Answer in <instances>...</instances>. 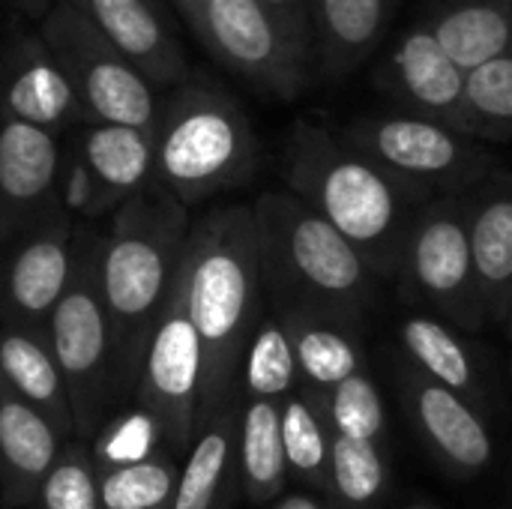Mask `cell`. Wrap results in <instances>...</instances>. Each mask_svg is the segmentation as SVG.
I'll return each instance as SVG.
<instances>
[{
    "label": "cell",
    "instance_id": "27",
    "mask_svg": "<svg viewBox=\"0 0 512 509\" xmlns=\"http://www.w3.org/2000/svg\"><path fill=\"white\" fill-rule=\"evenodd\" d=\"M399 342L408 357V366L417 369L423 378L447 390H456L471 402L480 399L477 363L468 345L450 330L447 321H438L429 315H411L402 321Z\"/></svg>",
    "mask_w": 512,
    "mask_h": 509
},
{
    "label": "cell",
    "instance_id": "35",
    "mask_svg": "<svg viewBox=\"0 0 512 509\" xmlns=\"http://www.w3.org/2000/svg\"><path fill=\"white\" fill-rule=\"evenodd\" d=\"M39 509H105L102 474L90 456L87 441H69L48 471L39 498Z\"/></svg>",
    "mask_w": 512,
    "mask_h": 509
},
{
    "label": "cell",
    "instance_id": "4",
    "mask_svg": "<svg viewBox=\"0 0 512 509\" xmlns=\"http://www.w3.org/2000/svg\"><path fill=\"white\" fill-rule=\"evenodd\" d=\"M267 306L297 309L357 327L381 297V279L363 255L288 189L252 201Z\"/></svg>",
    "mask_w": 512,
    "mask_h": 509
},
{
    "label": "cell",
    "instance_id": "10",
    "mask_svg": "<svg viewBox=\"0 0 512 509\" xmlns=\"http://www.w3.org/2000/svg\"><path fill=\"white\" fill-rule=\"evenodd\" d=\"M189 27L201 45L240 81L267 99H297L312 75L303 51L258 0H210Z\"/></svg>",
    "mask_w": 512,
    "mask_h": 509
},
{
    "label": "cell",
    "instance_id": "36",
    "mask_svg": "<svg viewBox=\"0 0 512 509\" xmlns=\"http://www.w3.org/2000/svg\"><path fill=\"white\" fill-rule=\"evenodd\" d=\"M57 201H60L63 213H69L75 222H84V225H96L117 210V204L108 198V192L93 177V171L87 168L81 153L72 147V141L63 144V150H60Z\"/></svg>",
    "mask_w": 512,
    "mask_h": 509
},
{
    "label": "cell",
    "instance_id": "18",
    "mask_svg": "<svg viewBox=\"0 0 512 509\" xmlns=\"http://www.w3.org/2000/svg\"><path fill=\"white\" fill-rule=\"evenodd\" d=\"M69 441L0 378V498L9 509L36 507L39 489Z\"/></svg>",
    "mask_w": 512,
    "mask_h": 509
},
{
    "label": "cell",
    "instance_id": "3",
    "mask_svg": "<svg viewBox=\"0 0 512 509\" xmlns=\"http://www.w3.org/2000/svg\"><path fill=\"white\" fill-rule=\"evenodd\" d=\"M189 231V207L159 183L126 198L99 228V285L123 408L132 405L147 342L180 279Z\"/></svg>",
    "mask_w": 512,
    "mask_h": 509
},
{
    "label": "cell",
    "instance_id": "13",
    "mask_svg": "<svg viewBox=\"0 0 512 509\" xmlns=\"http://www.w3.org/2000/svg\"><path fill=\"white\" fill-rule=\"evenodd\" d=\"M375 84L393 102V111L429 117L468 135V72L441 48L420 18H414L384 54L375 69Z\"/></svg>",
    "mask_w": 512,
    "mask_h": 509
},
{
    "label": "cell",
    "instance_id": "6",
    "mask_svg": "<svg viewBox=\"0 0 512 509\" xmlns=\"http://www.w3.org/2000/svg\"><path fill=\"white\" fill-rule=\"evenodd\" d=\"M45 336L66 381L75 438L90 441L123 408L117 393L114 333L99 285V228L78 222V255L66 294L54 306Z\"/></svg>",
    "mask_w": 512,
    "mask_h": 509
},
{
    "label": "cell",
    "instance_id": "23",
    "mask_svg": "<svg viewBox=\"0 0 512 509\" xmlns=\"http://www.w3.org/2000/svg\"><path fill=\"white\" fill-rule=\"evenodd\" d=\"M417 18L465 72L512 54V0H432Z\"/></svg>",
    "mask_w": 512,
    "mask_h": 509
},
{
    "label": "cell",
    "instance_id": "41",
    "mask_svg": "<svg viewBox=\"0 0 512 509\" xmlns=\"http://www.w3.org/2000/svg\"><path fill=\"white\" fill-rule=\"evenodd\" d=\"M405 509H432V507H426V504H411V507H405Z\"/></svg>",
    "mask_w": 512,
    "mask_h": 509
},
{
    "label": "cell",
    "instance_id": "16",
    "mask_svg": "<svg viewBox=\"0 0 512 509\" xmlns=\"http://www.w3.org/2000/svg\"><path fill=\"white\" fill-rule=\"evenodd\" d=\"M159 90L189 78V63L165 0H66Z\"/></svg>",
    "mask_w": 512,
    "mask_h": 509
},
{
    "label": "cell",
    "instance_id": "7",
    "mask_svg": "<svg viewBox=\"0 0 512 509\" xmlns=\"http://www.w3.org/2000/svg\"><path fill=\"white\" fill-rule=\"evenodd\" d=\"M342 138L384 171L432 198L465 195L498 171V159L483 141L438 120L393 108L360 114L345 126Z\"/></svg>",
    "mask_w": 512,
    "mask_h": 509
},
{
    "label": "cell",
    "instance_id": "19",
    "mask_svg": "<svg viewBox=\"0 0 512 509\" xmlns=\"http://www.w3.org/2000/svg\"><path fill=\"white\" fill-rule=\"evenodd\" d=\"M399 0H309L312 69L324 81L354 75L384 42Z\"/></svg>",
    "mask_w": 512,
    "mask_h": 509
},
{
    "label": "cell",
    "instance_id": "1",
    "mask_svg": "<svg viewBox=\"0 0 512 509\" xmlns=\"http://www.w3.org/2000/svg\"><path fill=\"white\" fill-rule=\"evenodd\" d=\"M180 288L204 351L201 429L204 420L240 402L243 354L267 309L252 204H225L192 219Z\"/></svg>",
    "mask_w": 512,
    "mask_h": 509
},
{
    "label": "cell",
    "instance_id": "11",
    "mask_svg": "<svg viewBox=\"0 0 512 509\" xmlns=\"http://www.w3.org/2000/svg\"><path fill=\"white\" fill-rule=\"evenodd\" d=\"M201 381H204V351L195 324L186 312L183 288L177 279L174 294L147 342L135 396H132V405H138L159 423L168 453L177 459L189 453L198 435Z\"/></svg>",
    "mask_w": 512,
    "mask_h": 509
},
{
    "label": "cell",
    "instance_id": "28",
    "mask_svg": "<svg viewBox=\"0 0 512 509\" xmlns=\"http://www.w3.org/2000/svg\"><path fill=\"white\" fill-rule=\"evenodd\" d=\"M282 447H285L288 474L312 489L327 492L333 429L321 393L300 387L282 402Z\"/></svg>",
    "mask_w": 512,
    "mask_h": 509
},
{
    "label": "cell",
    "instance_id": "30",
    "mask_svg": "<svg viewBox=\"0 0 512 509\" xmlns=\"http://www.w3.org/2000/svg\"><path fill=\"white\" fill-rule=\"evenodd\" d=\"M387 492V465L381 444L333 435L327 495L336 509H372Z\"/></svg>",
    "mask_w": 512,
    "mask_h": 509
},
{
    "label": "cell",
    "instance_id": "25",
    "mask_svg": "<svg viewBox=\"0 0 512 509\" xmlns=\"http://www.w3.org/2000/svg\"><path fill=\"white\" fill-rule=\"evenodd\" d=\"M237 474L240 495L252 504H273L288 486V462L282 447V405L264 399H240L237 426Z\"/></svg>",
    "mask_w": 512,
    "mask_h": 509
},
{
    "label": "cell",
    "instance_id": "15",
    "mask_svg": "<svg viewBox=\"0 0 512 509\" xmlns=\"http://www.w3.org/2000/svg\"><path fill=\"white\" fill-rule=\"evenodd\" d=\"M60 138L0 117V249L63 210L57 201Z\"/></svg>",
    "mask_w": 512,
    "mask_h": 509
},
{
    "label": "cell",
    "instance_id": "40",
    "mask_svg": "<svg viewBox=\"0 0 512 509\" xmlns=\"http://www.w3.org/2000/svg\"><path fill=\"white\" fill-rule=\"evenodd\" d=\"M171 3L177 6V12H180L186 21H192V18H195L207 3H210V0H171Z\"/></svg>",
    "mask_w": 512,
    "mask_h": 509
},
{
    "label": "cell",
    "instance_id": "29",
    "mask_svg": "<svg viewBox=\"0 0 512 509\" xmlns=\"http://www.w3.org/2000/svg\"><path fill=\"white\" fill-rule=\"evenodd\" d=\"M303 387L297 354L282 318L267 306L240 366V399L285 402Z\"/></svg>",
    "mask_w": 512,
    "mask_h": 509
},
{
    "label": "cell",
    "instance_id": "17",
    "mask_svg": "<svg viewBox=\"0 0 512 509\" xmlns=\"http://www.w3.org/2000/svg\"><path fill=\"white\" fill-rule=\"evenodd\" d=\"M402 396L423 438L450 468L477 474L492 465L495 441L471 399L423 378L411 366L402 372Z\"/></svg>",
    "mask_w": 512,
    "mask_h": 509
},
{
    "label": "cell",
    "instance_id": "12",
    "mask_svg": "<svg viewBox=\"0 0 512 509\" xmlns=\"http://www.w3.org/2000/svg\"><path fill=\"white\" fill-rule=\"evenodd\" d=\"M78 255V222L54 210L0 249V324L45 330L69 288Z\"/></svg>",
    "mask_w": 512,
    "mask_h": 509
},
{
    "label": "cell",
    "instance_id": "39",
    "mask_svg": "<svg viewBox=\"0 0 512 509\" xmlns=\"http://www.w3.org/2000/svg\"><path fill=\"white\" fill-rule=\"evenodd\" d=\"M270 509H336V507L321 504V501H315V498H309V495H285V498L273 501V507Z\"/></svg>",
    "mask_w": 512,
    "mask_h": 509
},
{
    "label": "cell",
    "instance_id": "34",
    "mask_svg": "<svg viewBox=\"0 0 512 509\" xmlns=\"http://www.w3.org/2000/svg\"><path fill=\"white\" fill-rule=\"evenodd\" d=\"M321 402H324L333 435L381 444L384 429H387V411H384L378 384L369 372H360L336 384L330 393L321 396Z\"/></svg>",
    "mask_w": 512,
    "mask_h": 509
},
{
    "label": "cell",
    "instance_id": "8",
    "mask_svg": "<svg viewBox=\"0 0 512 509\" xmlns=\"http://www.w3.org/2000/svg\"><path fill=\"white\" fill-rule=\"evenodd\" d=\"M78 93L87 123L153 132L162 99L156 87L66 0H54L36 30Z\"/></svg>",
    "mask_w": 512,
    "mask_h": 509
},
{
    "label": "cell",
    "instance_id": "42",
    "mask_svg": "<svg viewBox=\"0 0 512 509\" xmlns=\"http://www.w3.org/2000/svg\"><path fill=\"white\" fill-rule=\"evenodd\" d=\"M507 327H510V336H512V309H510V318H507Z\"/></svg>",
    "mask_w": 512,
    "mask_h": 509
},
{
    "label": "cell",
    "instance_id": "38",
    "mask_svg": "<svg viewBox=\"0 0 512 509\" xmlns=\"http://www.w3.org/2000/svg\"><path fill=\"white\" fill-rule=\"evenodd\" d=\"M9 6H12L15 12H21L24 18H36V21H42V18H45V12L54 6V0H9Z\"/></svg>",
    "mask_w": 512,
    "mask_h": 509
},
{
    "label": "cell",
    "instance_id": "5",
    "mask_svg": "<svg viewBox=\"0 0 512 509\" xmlns=\"http://www.w3.org/2000/svg\"><path fill=\"white\" fill-rule=\"evenodd\" d=\"M153 144L156 183L186 207L246 186L261 159L246 108L198 72L162 99Z\"/></svg>",
    "mask_w": 512,
    "mask_h": 509
},
{
    "label": "cell",
    "instance_id": "31",
    "mask_svg": "<svg viewBox=\"0 0 512 509\" xmlns=\"http://www.w3.org/2000/svg\"><path fill=\"white\" fill-rule=\"evenodd\" d=\"M87 447L99 474L132 468L159 453H168L159 423L138 405H126L117 414H111L99 426V432L87 441Z\"/></svg>",
    "mask_w": 512,
    "mask_h": 509
},
{
    "label": "cell",
    "instance_id": "9",
    "mask_svg": "<svg viewBox=\"0 0 512 509\" xmlns=\"http://www.w3.org/2000/svg\"><path fill=\"white\" fill-rule=\"evenodd\" d=\"M399 285L405 300L423 303L468 333L483 330V300L471 249V198L438 195L414 219Z\"/></svg>",
    "mask_w": 512,
    "mask_h": 509
},
{
    "label": "cell",
    "instance_id": "26",
    "mask_svg": "<svg viewBox=\"0 0 512 509\" xmlns=\"http://www.w3.org/2000/svg\"><path fill=\"white\" fill-rule=\"evenodd\" d=\"M270 309L282 318L291 336L306 390H315L324 396L336 384L366 372V363H363V354L351 327H342V324H333V321H324L297 309H276V306Z\"/></svg>",
    "mask_w": 512,
    "mask_h": 509
},
{
    "label": "cell",
    "instance_id": "33",
    "mask_svg": "<svg viewBox=\"0 0 512 509\" xmlns=\"http://www.w3.org/2000/svg\"><path fill=\"white\" fill-rule=\"evenodd\" d=\"M180 459L159 453L141 465L102 474L105 509H174Z\"/></svg>",
    "mask_w": 512,
    "mask_h": 509
},
{
    "label": "cell",
    "instance_id": "21",
    "mask_svg": "<svg viewBox=\"0 0 512 509\" xmlns=\"http://www.w3.org/2000/svg\"><path fill=\"white\" fill-rule=\"evenodd\" d=\"M240 402L201 423L189 453L180 459L174 509H228L240 489L237 474Z\"/></svg>",
    "mask_w": 512,
    "mask_h": 509
},
{
    "label": "cell",
    "instance_id": "2",
    "mask_svg": "<svg viewBox=\"0 0 512 509\" xmlns=\"http://www.w3.org/2000/svg\"><path fill=\"white\" fill-rule=\"evenodd\" d=\"M282 180L291 195L327 219L384 279H399L417 213L432 201L354 150L342 135L297 120L282 150Z\"/></svg>",
    "mask_w": 512,
    "mask_h": 509
},
{
    "label": "cell",
    "instance_id": "14",
    "mask_svg": "<svg viewBox=\"0 0 512 509\" xmlns=\"http://www.w3.org/2000/svg\"><path fill=\"white\" fill-rule=\"evenodd\" d=\"M0 117L57 138L87 123L75 87L39 33H15L0 48Z\"/></svg>",
    "mask_w": 512,
    "mask_h": 509
},
{
    "label": "cell",
    "instance_id": "37",
    "mask_svg": "<svg viewBox=\"0 0 512 509\" xmlns=\"http://www.w3.org/2000/svg\"><path fill=\"white\" fill-rule=\"evenodd\" d=\"M276 24L303 48L312 54V18H309V0H258Z\"/></svg>",
    "mask_w": 512,
    "mask_h": 509
},
{
    "label": "cell",
    "instance_id": "24",
    "mask_svg": "<svg viewBox=\"0 0 512 509\" xmlns=\"http://www.w3.org/2000/svg\"><path fill=\"white\" fill-rule=\"evenodd\" d=\"M69 141L117 207L156 183L153 132L114 123H84L72 129Z\"/></svg>",
    "mask_w": 512,
    "mask_h": 509
},
{
    "label": "cell",
    "instance_id": "22",
    "mask_svg": "<svg viewBox=\"0 0 512 509\" xmlns=\"http://www.w3.org/2000/svg\"><path fill=\"white\" fill-rule=\"evenodd\" d=\"M0 378L66 441H75V417L66 381L51 354L45 330L0 324Z\"/></svg>",
    "mask_w": 512,
    "mask_h": 509
},
{
    "label": "cell",
    "instance_id": "20",
    "mask_svg": "<svg viewBox=\"0 0 512 509\" xmlns=\"http://www.w3.org/2000/svg\"><path fill=\"white\" fill-rule=\"evenodd\" d=\"M468 198L483 315L486 321H507L512 309V174L495 171Z\"/></svg>",
    "mask_w": 512,
    "mask_h": 509
},
{
    "label": "cell",
    "instance_id": "32",
    "mask_svg": "<svg viewBox=\"0 0 512 509\" xmlns=\"http://www.w3.org/2000/svg\"><path fill=\"white\" fill-rule=\"evenodd\" d=\"M465 117L471 138L512 141V54L468 72Z\"/></svg>",
    "mask_w": 512,
    "mask_h": 509
}]
</instances>
